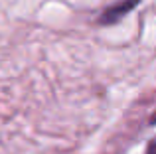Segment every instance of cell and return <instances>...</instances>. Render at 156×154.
<instances>
[{
	"label": "cell",
	"instance_id": "3",
	"mask_svg": "<svg viewBox=\"0 0 156 154\" xmlns=\"http://www.w3.org/2000/svg\"><path fill=\"white\" fill-rule=\"evenodd\" d=\"M154 123H156V115H154V117H152V124H154Z\"/></svg>",
	"mask_w": 156,
	"mask_h": 154
},
{
	"label": "cell",
	"instance_id": "2",
	"mask_svg": "<svg viewBox=\"0 0 156 154\" xmlns=\"http://www.w3.org/2000/svg\"><path fill=\"white\" fill-rule=\"evenodd\" d=\"M146 154H156V138H152L146 146Z\"/></svg>",
	"mask_w": 156,
	"mask_h": 154
},
{
	"label": "cell",
	"instance_id": "1",
	"mask_svg": "<svg viewBox=\"0 0 156 154\" xmlns=\"http://www.w3.org/2000/svg\"><path fill=\"white\" fill-rule=\"evenodd\" d=\"M138 4H140V0H121V2L113 4L111 8H107L103 14H101L99 24H115V22H119V20L125 18L133 8H136Z\"/></svg>",
	"mask_w": 156,
	"mask_h": 154
}]
</instances>
